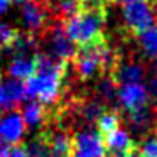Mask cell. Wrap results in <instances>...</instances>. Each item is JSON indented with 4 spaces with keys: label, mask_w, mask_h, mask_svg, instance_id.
<instances>
[{
    "label": "cell",
    "mask_w": 157,
    "mask_h": 157,
    "mask_svg": "<svg viewBox=\"0 0 157 157\" xmlns=\"http://www.w3.org/2000/svg\"><path fill=\"white\" fill-rule=\"evenodd\" d=\"M110 4H100L91 7H81L75 15L64 21V31L78 48L95 44L105 39L103 29L106 24V9Z\"/></svg>",
    "instance_id": "6da1fadb"
},
{
    "label": "cell",
    "mask_w": 157,
    "mask_h": 157,
    "mask_svg": "<svg viewBox=\"0 0 157 157\" xmlns=\"http://www.w3.org/2000/svg\"><path fill=\"white\" fill-rule=\"evenodd\" d=\"M64 78L66 76L54 73H34L24 79L25 96L31 100H39L46 105H54L63 95Z\"/></svg>",
    "instance_id": "7a4b0ae2"
},
{
    "label": "cell",
    "mask_w": 157,
    "mask_h": 157,
    "mask_svg": "<svg viewBox=\"0 0 157 157\" xmlns=\"http://www.w3.org/2000/svg\"><path fill=\"white\" fill-rule=\"evenodd\" d=\"M125 34L139 36L140 32L147 31L149 27L155 25V12L150 0H132L125 4L122 10Z\"/></svg>",
    "instance_id": "3957f363"
},
{
    "label": "cell",
    "mask_w": 157,
    "mask_h": 157,
    "mask_svg": "<svg viewBox=\"0 0 157 157\" xmlns=\"http://www.w3.org/2000/svg\"><path fill=\"white\" fill-rule=\"evenodd\" d=\"M39 44L48 48L46 52L68 63L76 54V44L69 39L64 31V24L59 21H54L48 25V29L39 36Z\"/></svg>",
    "instance_id": "277c9868"
},
{
    "label": "cell",
    "mask_w": 157,
    "mask_h": 157,
    "mask_svg": "<svg viewBox=\"0 0 157 157\" xmlns=\"http://www.w3.org/2000/svg\"><path fill=\"white\" fill-rule=\"evenodd\" d=\"M21 7V22L24 31L36 34L37 37L48 29L51 22H54L42 0H27Z\"/></svg>",
    "instance_id": "5b68a950"
},
{
    "label": "cell",
    "mask_w": 157,
    "mask_h": 157,
    "mask_svg": "<svg viewBox=\"0 0 157 157\" xmlns=\"http://www.w3.org/2000/svg\"><path fill=\"white\" fill-rule=\"evenodd\" d=\"M25 83L24 79L0 75V113L19 110L22 100H25Z\"/></svg>",
    "instance_id": "8992f818"
},
{
    "label": "cell",
    "mask_w": 157,
    "mask_h": 157,
    "mask_svg": "<svg viewBox=\"0 0 157 157\" xmlns=\"http://www.w3.org/2000/svg\"><path fill=\"white\" fill-rule=\"evenodd\" d=\"M75 154L73 157H106L103 137L98 130H79L73 133Z\"/></svg>",
    "instance_id": "52a82bcc"
},
{
    "label": "cell",
    "mask_w": 157,
    "mask_h": 157,
    "mask_svg": "<svg viewBox=\"0 0 157 157\" xmlns=\"http://www.w3.org/2000/svg\"><path fill=\"white\" fill-rule=\"evenodd\" d=\"M117 103L125 113L139 110L150 103V95L145 85L142 83H127L118 86L117 93Z\"/></svg>",
    "instance_id": "ba28073f"
},
{
    "label": "cell",
    "mask_w": 157,
    "mask_h": 157,
    "mask_svg": "<svg viewBox=\"0 0 157 157\" xmlns=\"http://www.w3.org/2000/svg\"><path fill=\"white\" fill-rule=\"evenodd\" d=\"M127 115V123H128L130 130L135 135H139V140L145 137L147 133L155 132L157 128V106L149 103V105L142 106L139 110L125 113Z\"/></svg>",
    "instance_id": "9c48e42d"
},
{
    "label": "cell",
    "mask_w": 157,
    "mask_h": 157,
    "mask_svg": "<svg viewBox=\"0 0 157 157\" xmlns=\"http://www.w3.org/2000/svg\"><path fill=\"white\" fill-rule=\"evenodd\" d=\"M22 118H24L25 125L29 128L41 130L48 125H52V118H54V112H52V105H46V103L39 101V100H31L22 106Z\"/></svg>",
    "instance_id": "30bf717a"
},
{
    "label": "cell",
    "mask_w": 157,
    "mask_h": 157,
    "mask_svg": "<svg viewBox=\"0 0 157 157\" xmlns=\"http://www.w3.org/2000/svg\"><path fill=\"white\" fill-rule=\"evenodd\" d=\"M25 130H27V125L22 118V113H19L17 110L7 112V115L0 118V139L7 145L22 144Z\"/></svg>",
    "instance_id": "8fae6325"
},
{
    "label": "cell",
    "mask_w": 157,
    "mask_h": 157,
    "mask_svg": "<svg viewBox=\"0 0 157 157\" xmlns=\"http://www.w3.org/2000/svg\"><path fill=\"white\" fill-rule=\"evenodd\" d=\"M112 75H113V78L117 79L118 86L127 85V83H142L147 76V68L142 61H139V59L123 61V58H122L118 63V66L115 68V71H113Z\"/></svg>",
    "instance_id": "7c38bea8"
},
{
    "label": "cell",
    "mask_w": 157,
    "mask_h": 157,
    "mask_svg": "<svg viewBox=\"0 0 157 157\" xmlns=\"http://www.w3.org/2000/svg\"><path fill=\"white\" fill-rule=\"evenodd\" d=\"M103 137V142H105V149L110 155H118L123 152H130V150L137 149V142L132 139L130 132L127 128H122V125L117 127L115 130L105 133Z\"/></svg>",
    "instance_id": "4fadbf2b"
},
{
    "label": "cell",
    "mask_w": 157,
    "mask_h": 157,
    "mask_svg": "<svg viewBox=\"0 0 157 157\" xmlns=\"http://www.w3.org/2000/svg\"><path fill=\"white\" fill-rule=\"evenodd\" d=\"M96 83L93 86L91 93L100 100L101 103H105L106 106L112 108V105L117 103V93H118V83L113 78L112 73H101L96 76Z\"/></svg>",
    "instance_id": "5bb4252c"
},
{
    "label": "cell",
    "mask_w": 157,
    "mask_h": 157,
    "mask_svg": "<svg viewBox=\"0 0 157 157\" xmlns=\"http://www.w3.org/2000/svg\"><path fill=\"white\" fill-rule=\"evenodd\" d=\"M36 73V63L34 56H14L10 58L7 64V73L5 75L12 76V78L25 79Z\"/></svg>",
    "instance_id": "9a60e30c"
},
{
    "label": "cell",
    "mask_w": 157,
    "mask_h": 157,
    "mask_svg": "<svg viewBox=\"0 0 157 157\" xmlns=\"http://www.w3.org/2000/svg\"><path fill=\"white\" fill-rule=\"evenodd\" d=\"M25 152L29 157H49L51 152V144H49V128H41L31 140L24 144Z\"/></svg>",
    "instance_id": "2e32d148"
},
{
    "label": "cell",
    "mask_w": 157,
    "mask_h": 157,
    "mask_svg": "<svg viewBox=\"0 0 157 157\" xmlns=\"http://www.w3.org/2000/svg\"><path fill=\"white\" fill-rule=\"evenodd\" d=\"M120 125H122V115H120V112L117 108H106L105 112L98 117V120H96V123H95V128L98 130L101 135H105V133L115 130L117 127H120Z\"/></svg>",
    "instance_id": "e0dca14e"
},
{
    "label": "cell",
    "mask_w": 157,
    "mask_h": 157,
    "mask_svg": "<svg viewBox=\"0 0 157 157\" xmlns=\"http://www.w3.org/2000/svg\"><path fill=\"white\" fill-rule=\"evenodd\" d=\"M139 46H140V51L145 58L152 59L157 56V24L149 27L147 31L140 32L139 36Z\"/></svg>",
    "instance_id": "ac0fdd59"
},
{
    "label": "cell",
    "mask_w": 157,
    "mask_h": 157,
    "mask_svg": "<svg viewBox=\"0 0 157 157\" xmlns=\"http://www.w3.org/2000/svg\"><path fill=\"white\" fill-rule=\"evenodd\" d=\"M140 157H157V132H150L137 144Z\"/></svg>",
    "instance_id": "d6986e66"
},
{
    "label": "cell",
    "mask_w": 157,
    "mask_h": 157,
    "mask_svg": "<svg viewBox=\"0 0 157 157\" xmlns=\"http://www.w3.org/2000/svg\"><path fill=\"white\" fill-rule=\"evenodd\" d=\"M19 34V29L12 27V25L5 24V22H0V49H5L15 41Z\"/></svg>",
    "instance_id": "ffe728a7"
},
{
    "label": "cell",
    "mask_w": 157,
    "mask_h": 157,
    "mask_svg": "<svg viewBox=\"0 0 157 157\" xmlns=\"http://www.w3.org/2000/svg\"><path fill=\"white\" fill-rule=\"evenodd\" d=\"M0 157H29L25 152L24 144H14V145H7L5 144L0 149Z\"/></svg>",
    "instance_id": "44dd1931"
},
{
    "label": "cell",
    "mask_w": 157,
    "mask_h": 157,
    "mask_svg": "<svg viewBox=\"0 0 157 157\" xmlns=\"http://www.w3.org/2000/svg\"><path fill=\"white\" fill-rule=\"evenodd\" d=\"M10 5H12V0H0V17L4 14H7Z\"/></svg>",
    "instance_id": "7402d4cb"
},
{
    "label": "cell",
    "mask_w": 157,
    "mask_h": 157,
    "mask_svg": "<svg viewBox=\"0 0 157 157\" xmlns=\"http://www.w3.org/2000/svg\"><path fill=\"white\" fill-rule=\"evenodd\" d=\"M113 157H140V154H139V149H133L130 152H123V154H118V155H113Z\"/></svg>",
    "instance_id": "603a6c76"
},
{
    "label": "cell",
    "mask_w": 157,
    "mask_h": 157,
    "mask_svg": "<svg viewBox=\"0 0 157 157\" xmlns=\"http://www.w3.org/2000/svg\"><path fill=\"white\" fill-rule=\"evenodd\" d=\"M112 4H118V5H125L128 4V2H132V0H110Z\"/></svg>",
    "instance_id": "cb8c5ba5"
},
{
    "label": "cell",
    "mask_w": 157,
    "mask_h": 157,
    "mask_svg": "<svg viewBox=\"0 0 157 157\" xmlns=\"http://www.w3.org/2000/svg\"><path fill=\"white\" fill-rule=\"evenodd\" d=\"M4 145H5V144L2 142V139H0V149H2V147H4Z\"/></svg>",
    "instance_id": "d4e9b609"
},
{
    "label": "cell",
    "mask_w": 157,
    "mask_h": 157,
    "mask_svg": "<svg viewBox=\"0 0 157 157\" xmlns=\"http://www.w3.org/2000/svg\"><path fill=\"white\" fill-rule=\"evenodd\" d=\"M155 58H157V56H155ZM155 63H157V59H155Z\"/></svg>",
    "instance_id": "484cf974"
},
{
    "label": "cell",
    "mask_w": 157,
    "mask_h": 157,
    "mask_svg": "<svg viewBox=\"0 0 157 157\" xmlns=\"http://www.w3.org/2000/svg\"><path fill=\"white\" fill-rule=\"evenodd\" d=\"M155 132H157V128H155Z\"/></svg>",
    "instance_id": "4316f807"
}]
</instances>
